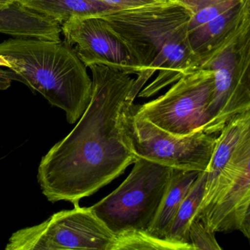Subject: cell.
Segmentation results:
<instances>
[{
    "instance_id": "4",
    "label": "cell",
    "mask_w": 250,
    "mask_h": 250,
    "mask_svg": "<svg viewBox=\"0 0 250 250\" xmlns=\"http://www.w3.org/2000/svg\"><path fill=\"white\" fill-rule=\"evenodd\" d=\"M233 129L231 153L213 180L206 182L193 220L214 233L239 230L250 204V109L229 119Z\"/></svg>"
},
{
    "instance_id": "16",
    "label": "cell",
    "mask_w": 250,
    "mask_h": 250,
    "mask_svg": "<svg viewBox=\"0 0 250 250\" xmlns=\"http://www.w3.org/2000/svg\"><path fill=\"white\" fill-rule=\"evenodd\" d=\"M206 180L207 172H201L182 201L166 239L191 245L189 243V225L202 201L205 190Z\"/></svg>"
},
{
    "instance_id": "8",
    "label": "cell",
    "mask_w": 250,
    "mask_h": 250,
    "mask_svg": "<svg viewBox=\"0 0 250 250\" xmlns=\"http://www.w3.org/2000/svg\"><path fill=\"white\" fill-rule=\"evenodd\" d=\"M129 123L132 148L137 158L172 170H207L218 135L207 133L202 128L189 135L177 136L138 115L134 107Z\"/></svg>"
},
{
    "instance_id": "14",
    "label": "cell",
    "mask_w": 250,
    "mask_h": 250,
    "mask_svg": "<svg viewBox=\"0 0 250 250\" xmlns=\"http://www.w3.org/2000/svg\"><path fill=\"white\" fill-rule=\"evenodd\" d=\"M201 172L172 170L168 187L154 221L146 231L153 236L165 238L168 233L182 201Z\"/></svg>"
},
{
    "instance_id": "2",
    "label": "cell",
    "mask_w": 250,
    "mask_h": 250,
    "mask_svg": "<svg viewBox=\"0 0 250 250\" xmlns=\"http://www.w3.org/2000/svg\"><path fill=\"white\" fill-rule=\"evenodd\" d=\"M0 56L16 73L15 81L62 110L70 124L79 121L92 99V79L65 40L10 38L0 44Z\"/></svg>"
},
{
    "instance_id": "1",
    "label": "cell",
    "mask_w": 250,
    "mask_h": 250,
    "mask_svg": "<svg viewBox=\"0 0 250 250\" xmlns=\"http://www.w3.org/2000/svg\"><path fill=\"white\" fill-rule=\"evenodd\" d=\"M89 68V106L76 127L49 150L38 167V183L50 202L77 205L121 176L137 159L129 120L141 88L125 72L103 65Z\"/></svg>"
},
{
    "instance_id": "10",
    "label": "cell",
    "mask_w": 250,
    "mask_h": 250,
    "mask_svg": "<svg viewBox=\"0 0 250 250\" xmlns=\"http://www.w3.org/2000/svg\"><path fill=\"white\" fill-rule=\"evenodd\" d=\"M236 70L234 85L230 96L220 113L208 122L204 130L218 134L226 122L243 111L250 95V13L245 19L235 44Z\"/></svg>"
},
{
    "instance_id": "24",
    "label": "cell",
    "mask_w": 250,
    "mask_h": 250,
    "mask_svg": "<svg viewBox=\"0 0 250 250\" xmlns=\"http://www.w3.org/2000/svg\"><path fill=\"white\" fill-rule=\"evenodd\" d=\"M249 109H250V95L249 98H248V101H247L246 104H245V107H244L243 111H245V110H249Z\"/></svg>"
},
{
    "instance_id": "6",
    "label": "cell",
    "mask_w": 250,
    "mask_h": 250,
    "mask_svg": "<svg viewBox=\"0 0 250 250\" xmlns=\"http://www.w3.org/2000/svg\"><path fill=\"white\" fill-rule=\"evenodd\" d=\"M117 236L91 208L74 205L10 236L6 250H114Z\"/></svg>"
},
{
    "instance_id": "22",
    "label": "cell",
    "mask_w": 250,
    "mask_h": 250,
    "mask_svg": "<svg viewBox=\"0 0 250 250\" xmlns=\"http://www.w3.org/2000/svg\"><path fill=\"white\" fill-rule=\"evenodd\" d=\"M244 236L250 241V204L244 217L243 223L239 229Z\"/></svg>"
},
{
    "instance_id": "21",
    "label": "cell",
    "mask_w": 250,
    "mask_h": 250,
    "mask_svg": "<svg viewBox=\"0 0 250 250\" xmlns=\"http://www.w3.org/2000/svg\"><path fill=\"white\" fill-rule=\"evenodd\" d=\"M10 64L8 62L0 56V90L4 91L11 86L12 82L16 79V73L11 70H5L3 68H9Z\"/></svg>"
},
{
    "instance_id": "19",
    "label": "cell",
    "mask_w": 250,
    "mask_h": 250,
    "mask_svg": "<svg viewBox=\"0 0 250 250\" xmlns=\"http://www.w3.org/2000/svg\"><path fill=\"white\" fill-rule=\"evenodd\" d=\"M189 243L195 250H221L215 239V233L202 222L193 220L189 227Z\"/></svg>"
},
{
    "instance_id": "5",
    "label": "cell",
    "mask_w": 250,
    "mask_h": 250,
    "mask_svg": "<svg viewBox=\"0 0 250 250\" xmlns=\"http://www.w3.org/2000/svg\"><path fill=\"white\" fill-rule=\"evenodd\" d=\"M171 173L170 167L137 158L125 182L91 209L115 235L147 230L161 205Z\"/></svg>"
},
{
    "instance_id": "3",
    "label": "cell",
    "mask_w": 250,
    "mask_h": 250,
    "mask_svg": "<svg viewBox=\"0 0 250 250\" xmlns=\"http://www.w3.org/2000/svg\"><path fill=\"white\" fill-rule=\"evenodd\" d=\"M192 13L177 0L103 15L101 17L124 43L138 65L135 82L146 85L153 68L173 43L188 37Z\"/></svg>"
},
{
    "instance_id": "18",
    "label": "cell",
    "mask_w": 250,
    "mask_h": 250,
    "mask_svg": "<svg viewBox=\"0 0 250 250\" xmlns=\"http://www.w3.org/2000/svg\"><path fill=\"white\" fill-rule=\"evenodd\" d=\"M192 13L188 32L223 14L245 0H177Z\"/></svg>"
},
{
    "instance_id": "11",
    "label": "cell",
    "mask_w": 250,
    "mask_h": 250,
    "mask_svg": "<svg viewBox=\"0 0 250 250\" xmlns=\"http://www.w3.org/2000/svg\"><path fill=\"white\" fill-rule=\"evenodd\" d=\"M250 13L248 1L245 0L188 32L189 45L199 59L200 66L207 56L242 26Z\"/></svg>"
},
{
    "instance_id": "20",
    "label": "cell",
    "mask_w": 250,
    "mask_h": 250,
    "mask_svg": "<svg viewBox=\"0 0 250 250\" xmlns=\"http://www.w3.org/2000/svg\"><path fill=\"white\" fill-rule=\"evenodd\" d=\"M120 10H129L150 4L166 2L170 0H99Z\"/></svg>"
},
{
    "instance_id": "9",
    "label": "cell",
    "mask_w": 250,
    "mask_h": 250,
    "mask_svg": "<svg viewBox=\"0 0 250 250\" xmlns=\"http://www.w3.org/2000/svg\"><path fill=\"white\" fill-rule=\"evenodd\" d=\"M61 29L64 40L87 67L103 65L138 75V63L101 16L72 18L61 25Z\"/></svg>"
},
{
    "instance_id": "12",
    "label": "cell",
    "mask_w": 250,
    "mask_h": 250,
    "mask_svg": "<svg viewBox=\"0 0 250 250\" xmlns=\"http://www.w3.org/2000/svg\"><path fill=\"white\" fill-rule=\"evenodd\" d=\"M242 26L207 56L200 66L199 69H208L214 73V93L208 107L210 121L224 107L233 90L236 70L235 44Z\"/></svg>"
},
{
    "instance_id": "25",
    "label": "cell",
    "mask_w": 250,
    "mask_h": 250,
    "mask_svg": "<svg viewBox=\"0 0 250 250\" xmlns=\"http://www.w3.org/2000/svg\"><path fill=\"white\" fill-rule=\"evenodd\" d=\"M247 1H248V6H249V8L250 10V0H247Z\"/></svg>"
},
{
    "instance_id": "13",
    "label": "cell",
    "mask_w": 250,
    "mask_h": 250,
    "mask_svg": "<svg viewBox=\"0 0 250 250\" xmlns=\"http://www.w3.org/2000/svg\"><path fill=\"white\" fill-rule=\"evenodd\" d=\"M0 33L13 38L62 41L60 23L26 8L19 2L0 7Z\"/></svg>"
},
{
    "instance_id": "23",
    "label": "cell",
    "mask_w": 250,
    "mask_h": 250,
    "mask_svg": "<svg viewBox=\"0 0 250 250\" xmlns=\"http://www.w3.org/2000/svg\"><path fill=\"white\" fill-rule=\"evenodd\" d=\"M19 1V0H0V7H7Z\"/></svg>"
},
{
    "instance_id": "15",
    "label": "cell",
    "mask_w": 250,
    "mask_h": 250,
    "mask_svg": "<svg viewBox=\"0 0 250 250\" xmlns=\"http://www.w3.org/2000/svg\"><path fill=\"white\" fill-rule=\"evenodd\" d=\"M19 2L60 25L72 18L101 16L121 10L99 0H19Z\"/></svg>"
},
{
    "instance_id": "7",
    "label": "cell",
    "mask_w": 250,
    "mask_h": 250,
    "mask_svg": "<svg viewBox=\"0 0 250 250\" xmlns=\"http://www.w3.org/2000/svg\"><path fill=\"white\" fill-rule=\"evenodd\" d=\"M214 73L200 68L173 84L161 96L134 107L135 113L163 130L184 136L210 121L208 107L214 93Z\"/></svg>"
},
{
    "instance_id": "17",
    "label": "cell",
    "mask_w": 250,
    "mask_h": 250,
    "mask_svg": "<svg viewBox=\"0 0 250 250\" xmlns=\"http://www.w3.org/2000/svg\"><path fill=\"white\" fill-rule=\"evenodd\" d=\"M116 236L117 244L114 250H194L192 245L173 242L165 238L157 237L150 234L146 230H133Z\"/></svg>"
}]
</instances>
